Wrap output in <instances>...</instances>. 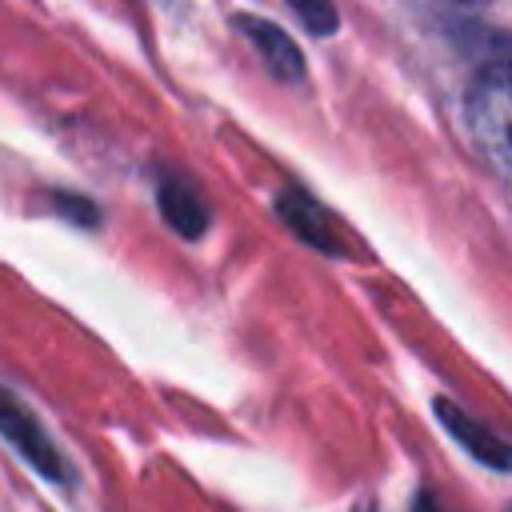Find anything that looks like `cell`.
Here are the masks:
<instances>
[{
  "label": "cell",
  "instance_id": "6da1fadb",
  "mask_svg": "<svg viewBox=\"0 0 512 512\" xmlns=\"http://www.w3.org/2000/svg\"><path fill=\"white\" fill-rule=\"evenodd\" d=\"M464 112L480 156L512 184V40L476 72L464 96Z\"/></svg>",
  "mask_w": 512,
  "mask_h": 512
},
{
  "label": "cell",
  "instance_id": "7a4b0ae2",
  "mask_svg": "<svg viewBox=\"0 0 512 512\" xmlns=\"http://www.w3.org/2000/svg\"><path fill=\"white\" fill-rule=\"evenodd\" d=\"M0 436H4L36 472H44L48 480H64V476H68L64 456L56 452V444L48 440V432L40 428V420H36L12 392H4V388H0Z\"/></svg>",
  "mask_w": 512,
  "mask_h": 512
},
{
  "label": "cell",
  "instance_id": "3957f363",
  "mask_svg": "<svg viewBox=\"0 0 512 512\" xmlns=\"http://www.w3.org/2000/svg\"><path fill=\"white\" fill-rule=\"evenodd\" d=\"M236 28L252 40V48L260 52V60L268 64V72H272L276 80L296 84V80L304 76V56H300V48L292 44V36H288L284 28H276V24L260 20V16H240Z\"/></svg>",
  "mask_w": 512,
  "mask_h": 512
},
{
  "label": "cell",
  "instance_id": "277c9868",
  "mask_svg": "<svg viewBox=\"0 0 512 512\" xmlns=\"http://www.w3.org/2000/svg\"><path fill=\"white\" fill-rule=\"evenodd\" d=\"M276 212H280V220H284L304 244H312V248H320V252H328V256H340V252H344V248L336 244V232H332V224H328V212H324L308 192H300V188L280 192V196H276Z\"/></svg>",
  "mask_w": 512,
  "mask_h": 512
},
{
  "label": "cell",
  "instance_id": "5b68a950",
  "mask_svg": "<svg viewBox=\"0 0 512 512\" xmlns=\"http://www.w3.org/2000/svg\"><path fill=\"white\" fill-rule=\"evenodd\" d=\"M156 200H160L164 220H168L184 240H200V236H204V228H208V208H204L200 192H196L188 180H180V176H160Z\"/></svg>",
  "mask_w": 512,
  "mask_h": 512
},
{
  "label": "cell",
  "instance_id": "8992f818",
  "mask_svg": "<svg viewBox=\"0 0 512 512\" xmlns=\"http://www.w3.org/2000/svg\"><path fill=\"white\" fill-rule=\"evenodd\" d=\"M436 416L444 420V428L472 452L480 456V464H492V468H512V444L496 440L488 428H480L468 412H460L452 400H436Z\"/></svg>",
  "mask_w": 512,
  "mask_h": 512
},
{
  "label": "cell",
  "instance_id": "52a82bcc",
  "mask_svg": "<svg viewBox=\"0 0 512 512\" xmlns=\"http://www.w3.org/2000/svg\"><path fill=\"white\" fill-rule=\"evenodd\" d=\"M292 8H296V16L316 32V36H328V32H336V8H332V0H288Z\"/></svg>",
  "mask_w": 512,
  "mask_h": 512
},
{
  "label": "cell",
  "instance_id": "ba28073f",
  "mask_svg": "<svg viewBox=\"0 0 512 512\" xmlns=\"http://www.w3.org/2000/svg\"><path fill=\"white\" fill-rule=\"evenodd\" d=\"M412 512H444V508H440V504H436L428 492H420V496L412 500Z\"/></svg>",
  "mask_w": 512,
  "mask_h": 512
},
{
  "label": "cell",
  "instance_id": "9c48e42d",
  "mask_svg": "<svg viewBox=\"0 0 512 512\" xmlns=\"http://www.w3.org/2000/svg\"><path fill=\"white\" fill-rule=\"evenodd\" d=\"M160 8H184V0H156Z\"/></svg>",
  "mask_w": 512,
  "mask_h": 512
},
{
  "label": "cell",
  "instance_id": "30bf717a",
  "mask_svg": "<svg viewBox=\"0 0 512 512\" xmlns=\"http://www.w3.org/2000/svg\"><path fill=\"white\" fill-rule=\"evenodd\" d=\"M356 512H376V508H372V504H360V508H356Z\"/></svg>",
  "mask_w": 512,
  "mask_h": 512
}]
</instances>
